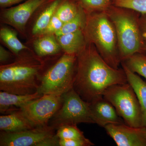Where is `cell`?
Listing matches in <instances>:
<instances>
[{
  "instance_id": "1",
  "label": "cell",
  "mask_w": 146,
  "mask_h": 146,
  "mask_svg": "<svg viewBox=\"0 0 146 146\" xmlns=\"http://www.w3.org/2000/svg\"><path fill=\"white\" fill-rule=\"evenodd\" d=\"M77 57L73 88L87 102L103 96V93L109 86L127 83L123 68L116 69L108 65L93 44L87 43Z\"/></svg>"
},
{
  "instance_id": "2",
  "label": "cell",
  "mask_w": 146,
  "mask_h": 146,
  "mask_svg": "<svg viewBox=\"0 0 146 146\" xmlns=\"http://www.w3.org/2000/svg\"><path fill=\"white\" fill-rule=\"evenodd\" d=\"M14 62L0 66V90L28 95L37 92L45 63L36 55L20 54Z\"/></svg>"
},
{
  "instance_id": "3",
  "label": "cell",
  "mask_w": 146,
  "mask_h": 146,
  "mask_svg": "<svg viewBox=\"0 0 146 146\" xmlns=\"http://www.w3.org/2000/svg\"><path fill=\"white\" fill-rule=\"evenodd\" d=\"M83 31L87 43L95 46L108 65L119 69L121 61L117 33L106 11L87 14Z\"/></svg>"
},
{
  "instance_id": "4",
  "label": "cell",
  "mask_w": 146,
  "mask_h": 146,
  "mask_svg": "<svg viewBox=\"0 0 146 146\" xmlns=\"http://www.w3.org/2000/svg\"><path fill=\"white\" fill-rule=\"evenodd\" d=\"M115 26L121 62L136 53L145 52L140 25L141 13L111 4L106 11Z\"/></svg>"
},
{
  "instance_id": "5",
  "label": "cell",
  "mask_w": 146,
  "mask_h": 146,
  "mask_svg": "<svg viewBox=\"0 0 146 146\" xmlns=\"http://www.w3.org/2000/svg\"><path fill=\"white\" fill-rule=\"evenodd\" d=\"M76 55L64 53L44 72L37 92L61 96L73 88L77 69Z\"/></svg>"
},
{
  "instance_id": "6",
  "label": "cell",
  "mask_w": 146,
  "mask_h": 146,
  "mask_svg": "<svg viewBox=\"0 0 146 146\" xmlns=\"http://www.w3.org/2000/svg\"><path fill=\"white\" fill-rule=\"evenodd\" d=\"M102 96L115 107L125 124L133 127H143L141 106L129 83L109 86L105 90Z\"/></svg>"
},
{
  "instance_id": "7",
  "label": "cell",
  "mask_w": 146,
  "mask_h": 146,
  "mask_svg": "<svg viewBox=\"0 0 146 146\" xmlns=\"http://www.w3.org/2000/svg\"><path fill=\"white\" fill-rule=\"evenodd\" d=\"M61 106L51 118L48 125L56 130L68 125L94 123L89 103L84 100L73 88L62 95Z\"/></svg>"
},
{
  "instance_id": "8",
  "label": "cell",
  "mask_w": 146,
  "mask_h": 146,
  "mask_svg": "<svg viewBox=\"0 0 146 146\" xmlns=\"http://www.w3.org/2000/svg\"><path fill=\"white\" fill-rule=\"evenodd\" d=\"M55 130L48 125L18 132L1 131V146H59Z\"/></svg>"
},
{
  "instance_id": "9",
  "label": "cell",
  "mask_w": 146,
  "mask_h": 146,
  "mask_svg": "<svg viewBox=\"0 0 146 146\" xmlns=\"http://www.w3.org/2000/svg\"><path fill=\"white\" fill-rule=\"evenodd\" d=\"M62 96L44 94L19 109L35 127L48 125L51 118L61 106Z\"/></svg>"
},
{
  "instance_id": "10",
  "label": "cell",
  "mask_w": 146,
  "mask_h": 146,
  "mask_svg": "<svg viewBox=\"0 0 146 146\" xmlns=\"http://www.w3.org/2000/svg\"><path fill=\"white\" fill-rule=\"evenodd\" d=\"M53 1L27 0L21 4L3 11L1 14L2 21L23 34L27 23L33 13Z\"/></svg>"
},
{
  "instance_id": "11",
  "label": "cell",
  "mask_w": 146,
  "mask_h": 146,
  "mask_svg": "<svg viewBox=\"0 0 146 146\" xmlns=\"http://www.w3.org/2000/svg\"><path fill=\"white\" fill-rule=\"evenodd\" d=\"M118 146H146V128L124 124H110L104 127Z\"/></svg>"
},
{
  "instance_id": "12",
  "label": "cell",
  "mask_w": 146,
  "mask_h": 146,
  "mask_svg": "<svg viewBox=\"0 0 146 146\" xmlns=\"http://www.w3.org/2000/svg\"><path fill=\"white\" fill-rule=\"evenodd\" d=\"M90 111L94 123L104 127L110 124H124L115 107L103 96L100 97L89 103Z\"/></svg>"
},
{
  "instance_id": "13",
  "label": "cell",
  "mask_w": 146,
  "mask_h": 146,
  "mask_svg": "<svg viewBox=\"0 0 146 146\" xmlns=\"http://www.w3.org/2000/svg\"><path fill=\"white\" fill-rule=\"evenodd\" d=\"M35 127L20 109L0 116V129L7 132H18Z\"/></svg>"
},
{
  "instance_id": "14",
  "label": "cell",
  "mask_w": 146,
  "mask_h": 146,
  "mask_svg": "<svg viewBox=\"0 0 146 146\" xmlns=\"http://www.w3.org/2000/svg\"><path fill=\"white\" fill-rule=\"evenodd\" d=\"M43 95L38 92L28 95H18L1 91L0 112L5 115L9 114Z\"/></svg>"
},
{
  "instance_id": "15",
  "label": "cell",
  "mask_w": 146,
  "mask_h": 146,
  "mask_svg": "<svg viewBox=\"0 0 146 146\" xmlns=\"http://www.w3.org/2000/svg\"><path fill=\"white\" fill-rule=\"evenodd\" d=\"M83 30L56 36L65 53L77 55L86 47L87 42Z\"/></svg>"
},
{
  "instance_id": "16",
  "label": "cell",
  "mask_w": 146,
  "mask_h": 146,
  "mask_svg": "<svg viewBox=\"0 0 146 146\" xmlns=\"http://www.w3.org/2000/svg\"><path fill=\"white\" fill-rule=\"evenodd\" d=\"M121 65L126 74L128 83L132 86L138 98L142 112V125L146 128V82L122 63Z\"/></svg>"
},
{
  "instance_id": "17",
  "label": "cell",
  "mask_w": 146,
  "mask_h": 146,
  "mask_svg": "<svg viewBox=\"0 0 146 146\" xmlns=\"http://www.w3.org/2000/svg\"><path fill=\"white\" fill-rule=\"evenodd\" d=\"M33 46L36 55L40 57L57 54L62 49L54 34L39 36Z\"/></svg>"
},
{
  "instance_id": "18",
  "label": "cell",
  "mask_w": 146,
  "mask_h": 146,
  "mask_svg": "<svg viewBox=\"0 0 146 146\" xmlns=\"http://www.w3.org/2000/svg\"><path fill=\"white\" fill-rule=\"evenodd\" d=\"M62 0H54L45 6L41 14L36 19L32 30L34 36H38L44 30L54 16Z\"/></svg>"
},
{
  "instance_id": "19",
  "label": "cell",
  "mask_w": 146,
  "mask_h": 146,
  "mask_svg": "<svg viewBox=\"0 0 146 146\" xmlns=\"http://www.w3.org/2000/svg\"><path fill=\"white\" fill-rule=\"evenodd\" d=\"M0 38L16 56L23 51L28 49L18 39L16 32L9 28L3 27L1 29Z\"/></svg>"
},
{
  "instance_id": "20",
  "label": "cell",
  "mask_w": 146,
  "mask_h": 146,
  "mask_svg": "<svg viewBox=\"0 0 146 146\" xmlns=\"http://www.w3.org/2000/svg\"><path fill=\"white\" fill-rule=\"evenodd\" d=\"M86 20L87 14L81 7L75 17L70 21L64 23L62 27L55 34V35L56 36H60L84 30L86 25Z\"/></svg>"
},
{
  "instance_id": "21",
  "label": "cell",
  "mask_w": 146,
  "mask_h": 146,
  "mask_svg": "<svg viewBox=\"0 0 146 146\" xmlns=\"http://www.w3.org/2000/svg\"><path fill=\"white\" fill-rule=\"evenodd\" d=\"M80 7L76 0H62L55 14L65 23L75 17Z\"/></svg>"
},
{
  "instance_id": "22",
  "label": "cell",
  "mask_w": 146,
  "mask_h": 146,
  "mask_svg": "<svg viewBox=\"0 0 146 146\" xmlns=\"http://www.w3.org/2000/svg\"><path fill=\"white\" fill-rule=\"evenodd\" d=\"M132 72L137 73L146 79V55L136 53L121 62Z\"/></svg>"
},
{
  "instance_id": "23",
  "label": "cell",
  "mask_w": 146,
  "mask_h": 146,
  "mask_svg": "<svg viewBox=\"0 0 146 146\" xmlns=\"http://www.w3.org/2000/svg\"><path fill=\"white\" fill-rule=\"evenodd\" d=\"M86 14L106 11L112 4L110 0H76Z\"/></svg>"
},
{
  "instance_id": "24",
  "label": "cell",
  "mask_w": 146,
  "mask_h": 146,
  "mask_svg": "<svg viewBox=\"0 0 146 146\" xmlns=\"http://www.w3.org/2000/svg\"><path fill=\"white\" fill-rule=\"evenodd\" d=\"M56 134L59 139L69 140L84 138L83 132L78 127L77 125H68L59 127Z\"/></svg>"
},
{
  "instance_id": "25",
  "label": "cell",
  "mask_w": 146,
  "mask_h": 146,
  "mask_svg": "<svg viewBox=\"0 0 146 146\" xmlns=\"http://www.w3.org/2000/svg\"><path fill=\"white\" fill-rule=\"evenodd\" d=\"M112 3L117 6L133 9L141 14L146 13V0H112Z\"/></svg>"
},
{
  "instance_id": "26",
  "label": "cell",
  "mask_w": 146,
  "mask_h": 146,
  "mask_svg": "<svg viewBox=\"0 0 146 146\" xmlns=\"http://www.w3.org/2000/svg\"><path fill=\"white\" fill-rule=\"evenodd\" d=\"M63 24L64 23L55 14L46 28L39 36L48 35H55L62 27Z\"/></svg>"
},
{
  "instance_id": "27",
  "label": "cell",
  "mask_w": 146,
  "mask_h": 146,
  "mask_svg": "<svg viewBox=\"0 0 146 146\" xmlns=\"http://www.w3.org/2000/svg\"><path fill=\"white\" fill-rule=\"evenodd\" d=\"M59 146H91L95 145L89 139L84 138L63 140L59 139Z\"/></svg>"
},
{
  "instance_id": "28",
  "label": "cell",
  "mask_w": 146,
  "mask_h": 146,
  "mask_svg": "<svg viewBox=\"0 0 146 146\" xmlns=\"http://www.w3.org/2000/svg\"><path fill=\"white\" fill-rule=\"evenodd\" d=\"M11 54L2 46H0V63L1 65H6L10 59Z\"/></svg>"
},
{
  "instance_id": "29",
  "label": "cell",
  "mask_w": 146,
  "mask_h": 146,
  "mask_svg": "<svg viewBox=\"0 0 146 146\" xmlns=\"http://www.w3.org/2000/svg\"><path fill=\"white\" fill-rule=\"evenodd\" d=\"M140 25L142 35L145 43V52L146 55V13L141 14L140 17Z\"/></svg>"
},
{
  "instance_id": "30",
  "label": "cell",
  "mask_w": 146,
  "mask_h": 146,
  "mask_svg": "<svg viewBox=\"0 0 146 146\" xmlns=\"http://www.w3.org/2000/svg\"><path fill=\"white\" fill-rule=\"evenodd\" d=\"M25 0H0V6L5 8L23 1Z\"/></svg>"
},
{
  "instance_id": "31",
  "label": "cell",
  "mask_w": 146,
  "mask_h": 146,
  "mask_svg": "<svg viewBox=\"0 0 146 146\" xmlns=\"http://www.w3.org/2000/svg\"><path fill=\"white\" fill-rule=\"evenodd\" d=\"M110 1H112V0H110Z\"/></svg>"
}]
</instances>
